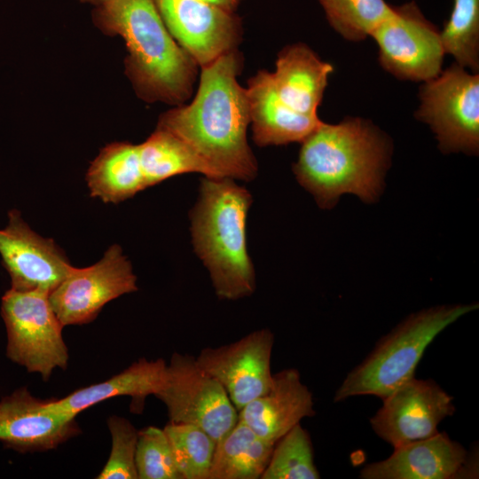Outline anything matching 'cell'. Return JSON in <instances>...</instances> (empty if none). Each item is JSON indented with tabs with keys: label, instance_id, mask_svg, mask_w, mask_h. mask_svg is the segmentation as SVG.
I'll return each instance as SVG.
<instances>
[{
	"label": "cell",
	"instance_id": "obj_1",
	"mask_svg": "<svg viewBox=\"0 0 479 479\" xmlns=\"http://www.w3.org/2000/svg\"><path fill=\"white\" fill-rule=\"evenodd\" d=\"M241 67L237 49L200 67L193 99L163 114L158 127L185 141L220 177L251 181L258 168L247 139L250 114L246 88L237 80Z\"/></svg>",
	"mask_w": 479,
	"mask_h": 479
},
{
	"label": "cell",
	"instance_id": "obj_2",
	"mask_svg": "<svg viewBox=\"0 0 479 479\" xmlns=\"http://www.w3.org/2000/svg\"><path fill=\"white\" fill-rule=\"evenodd\" d=\"M293 170L319 207H334L346 192L365 202L378 197L390 154L389 140L358 117L321 122L303 141Z\"/></svg>",
	"mask_w": 479,
	"mask_h": 479
},
{
	"label": "cell",
	"instance_id": "obj_3",
	"mask_svg": "<svg viewBox=\"0 0 479 479\" xmlns=\"http://www.w3.org/2000/svg\"><path fill=\"white\" fill-rule=\"evenodd\" d=\"M95 19L125 41L128 71L142 98L180 106L192 96L199 66L170 35L154 0H112Z\"/></svg>",
	"mask_w": 479,
	"mask_h": 479
},
{
	"label": "cell",
	"instance_id": "obj_4",
	"mask_svg": "<svg viewBox=\"0 0 479 479\" xmlns=\"http://www.w3.org/2000/svg\"><path fill=\"white\" fill-rule=\"evenodd\" d=\"M251 203V194L234 179L205 177L190 213L194 250L220 299L238 300L255 290L246 231Z\"/></svg>",
	"mask_w": 479,
	"mask_h": 479
},
{
	"label": "cell",
	"instance_id": "obj_5",
	"mask_svg": "<svg viewBox=\"0 0 479 479\" xmlns=\"http://www.w3.org/2000/svg\"><path fill=\"white\" fill-rule=\"evenodd\" d=\"M477 308V303L441 305L410 315L347 374L334 401L366 395L383 399L414 377L424 351L444 329Z\"/></svg>",
	"mask_w": 479,
	"mask_h": 479
},
{
	"label": "cell",
	"instance_id": "obj_6",
	"mask_svg": "<svg viewBox=\"0 0 479 479\" xmlns=\"http://www.w3.org/2000/svg\"><path fill=\"white\" fill-rule=\"evenodd\" d=\"M1 314L7 332V357L47 381L56 368L66 369L68 351L64 326L54 312L49 294L40 290H7Z\"/></svg>",
	"mask_w": 479,
	"mask_h": 479
},
{
	"label": "cell",
	"instance_id": "obj_7",
	"mask_svg": "<svg viewBox=\"0 0 479 479\" xmlns=\"http://www.w3.org/2000/svg\"><path fill=\"white\" fill-rule=\"evenodd\" d=\"M415 116L428 124L444 153L479 152V75L456 62L419 91Z\"/></svg>",
	"mask_w": 479,
	"mask_h": 479
},
{
	"label": "cell",
	"instance_id": "obj_8",
	"mask_svg": "<svg viewBox=\"0 0 479 479\" xmlns=\"http://www.w3.org/2000/svg\"><path fill=\"white\" fill-rule=\"evenodd\" d=\"M154 396L165 404L170 422L198 426L216 442L239 420L223 386L188 354L171 356Z\"/></svg>",
	"mask_w": 479,
	"mask_h": 479
},
{
	"label": "cell",
	"instance_id": "obj_9",
	"mask_svg": "<svg viewBox=\"0 0 479 479\" xmlns=\"http://www.w3.org/2000/svg\"><path fill=\"white\" fill-rule=\"evenodd\" d=\"M381 67L400 80L427 82L442 71L445 54L438 28L413 1L393 6L372 32Z\"/></svg>",
	"mask_w": 479,
	"mask_h": 479
},
{
	"label": "cell",
	"instance_id": "obj_10",
	"mask_svg": "<svg viewBox=\"0 0 479 479\" xmlns=\"http://www.w3.org/2000/svg\"><path fill=\"white\" fill-rule=\"evenodd\" d=\"M137 289L131 263L121 247L113 245L93 265L73 267L49 300L64 326L84 325L93 321L107 302Z\"/></svg>",
	"mask_w": 479,
	"mask_h": 479
},
{
	"label": "cell",
	"instance_id": "obj_11",
	"mask_svg": "<svg viewBox=\"0 0 479 479\" xmlns=\"http://www.w3.org/2000/svg\"><path fill=\"white\" fill-rule=\"evenodd\" d=\"M452 400L434 380L413 377L382 399L370 424L396 448L436 434L440 422L455 412Z\"/></svg>",
	"mask_w": 479,
	"mask_h": 479
},
{
	"label": "cell",
	"instance_id": "obj_12",
	"mask_svg": "<svg viewBox=\"0 0 479 479\" xmlns=\"http://www.w3.org/2000/svg\"><path fill=\"white\" fill-rule=\"evenodd\" d=\"M273 345L272 332L262 328L234 342L203 348L195 359L203 371L223 386L239 412L271 387Z\"/></svg>",
	"mask_w": 479,
	"mask_h": 479
},
{
	"label": "cell",
	"instance_id": "obj_13",
	"mask_svg": "<svg viewBox=\"0 0 479 479\" xmlns=\"http://www.w3.org/2000/svg\"><path fill=\"white\" fill-rule=\"evenodd\" d=\"M0 255L11 288L18 291L50 294L73 269L54 240L34 232L16 209L8 212V224L0 229Z\"/></svg>",
	"mask_w": 479,
	"mask_h": 479
},
{
	"label": "cell",
	"instance_id": "obj_14",
	"mask_svg": "<svg viewBox=\"0 0 479 479\" xmlns=\"http://www.w3.org/2000/svg\"><path fill=\"white\" fill-rule=\"evenodd\" d=\"M173 38L200 67L236 50L241 25L229 12L200 0H154Z\"/></svg>",
	"mask_w": 479,
	"mask_h": 479
},
{
	"label": "cell",
	"instance_id": "obj_15",
	"mask_svg": "<svg viewBox=\"0 0 479 479\" xmlns=\"http://www.w3.org/2000/svg\"><path fill=\"white\" fill-rule=\"evenodd\" d=\"M26 388L0 401V442L20 452L55 449L80 432L75 417L51 407Z\"/></svg>",
	"mask_w": 479,
	"mask_h": 479
},
{
	"label": "cell",
	"instance_id": "obj_16",
	"mask_svg": "<svg viewBox=\"0 0 479 479\" xmlns=\"http://www.w3.org/2000/svg\"><path fill=\"white\" fill-rule=\"evenodd\" d=\"M467 452L445 432L394 448L387 459L365 466L363 479H450L460 475Z\"/></svg>",
	"mask_w": 479,
	"mask_h": 479
},
{
	"label": "cell",
	"instance_id": "obj_17",
	"mask_svg": "<svg viewBox=\"0 0 479 479\" xmlns=\"http://www.w3.org/2000/svg\"><path fill=\"white\" fill-rule=\"evenodd\" d=\"M313 396L297 369L272 374L269 389L239 411V420L262 438L276 443L304 418L314 416Z\"/></svg>",
	"mask_w": 479,
	"mask_h": 479
},
{
	"label": "cell",
	"instance_id": "obj_18",
	"mask_svg": "<svg viewBox=\"0 0 479 479\" xmlns=\"http://www.w3.org/2000/svg\"><path fill=\"white\" fill-rule=\"evenodd\" d=\"M253 139L258 146L303 141L322 122L298 113L276 93L271 72L261 70L246 88Z\"/></svg>",
	"mask_w": 479,
	"mask_h": 479
},
{
	"label": "cell",
	"instance_id": "obj_19",
	"mask_svg": "<svg viewBox=\"0 0 479 479\" xmlns=\"http://www.w3.org/2000/svg\"><path fill=\"white\" fill-rule=\"evenodd\" d=\"M334 71L309 46L295 43L278 55L276 69L271 72L274 90L293 110L318 116V108Z\"/></svg>",
	"mask_w": 479,
	"mask_h": 479
},
{
	"label": "cell",
	"instance_id": "obj_20",
	"mask_svg": "<svg viewBox=\"0 0 479 479\" xmlns=\"http://www.w3.org/2000/svg\"><path fill=\"white\" fill-rule=\"evenodd\" d=\"M166 362L159 358L149 361L141 358L112 378L77 389L60 398H51L50 405L58 412L76 415L98 403L113 397H130L137 411L145 397L155 395L163 380Z\"/></svg>",
	"mask_w": 479,
	"mask_h": 479
},
{
	"label": "cell",
	"instance_id": "obj_21",
	"mask_svg": "<svg viewBox=\"0 0 479 479\" xmlns=\"http://www.w3.org/2000/svg\"><path fill=\"white\" fill-rule=\"evenodd\" d=\"M86 181L90 197L105 203H119L147 188L138 145L115 142L105 146L91 162Z\"/></svg>",
	"mask_w": 479,
	"mask_h": 479
},
{
	"label": "cell",
	"instance_id": "obj_22",
	"mask_svg": "<svg viewBox=\"0 0 479 479\" xmlns=\"http://www.w3.org/2000/svg\"><path fill=\"white\" fill-rule=\"evenodd\" d=\"M274 444L259 436L239 420L216 442L208 479L261 478Z\"/></svg>",
	"mask_w": 479,
	"mask_h": 479
},
{
	"label": "cell",
	"instance_id": "obj_23",
	"mask_svg": "<svg viewBox=\"0 0 479 479\" xmlns=\"http://www.w3.org/2000/svg\"><path fill=\"white\" fill-rule=\"evenodd\" d=\"M138 153L146 187L185 173L222 177L189 145L161 127L138 145Z\"/></svg>",
	"mask_w": 479,
	"mask_h": 479
},
{
	"label": "cell",
	"instance_id": "obj_24",
	"mask_svg": "<svg viewBox=\"0 0 479 479\" xmlns=\"http://www.w3.org/2000/svg\"><path fill=\"white\" fill-rule=\"evenodd\" d=\"M452 1L451 15L440 31L444 51L459 66L478 74L479 0Z\"/></svg>",
	"mask_w": 479,
	"mask_h": 479
},
{
	"label": "cell",
	"instance_id": "obj_25",
	"mask_svg": "<svg viewBox=\"0 0 479 479\" xmlns=\"http://www.w3.org/2000/svg\"><path fill=\"white\" fill-rule=\"evenodd\" d=\"M330 26L343 38L358 42L372 32L392 12L385 0H318Z\"/></svg>",
	"mask_w": 479,
	"mask_h": 479
},
{
	"label": "cell",
	"instance_id": "obj_26",
	"mask_svg": "<svg viewBox=\"0 0 479 479\" xmlns=\"http://www.w3.org/2000/svg\"><path fill=\"white\" fill-rule=\"evenodd\" d=\"M181 479H208L216 441L201 428L169 422L163 428Z\"/></svg>",
	"mask_w": 479,
	"mask_h": 479
},
{
	"label": "cell",
	"instance_id": "obj_27",
	"mask_svg": "<svg viewBox=\"0 0 479 479\" xmlns=\"http://www.w3.org/2000/svg\"><path fill=\"white\" fill-rule=\"evenodd\" d=\"M318 478L310 435L299 423L275 443L261 479Z\"/></svg>",
	"mask_w": 479,
	"mask_h": 479
},
{
	"label": "cell",
	"instance_id": "obj_28",
	"mask_svg": "<svg viewBox=\"0 0 479 479\" xmlns=\"http://www.w3.org/2000/svg\"><path fill=\"white\" fill-rule=\"evenodd\" d=\"M135 463L139 479H181L163 428L150 426L138 431Z\"/></svg>",
	"mask_w": 479,
	"mask_h": 479
},
{
	"label": "cell",
	"instance_id": "obj_29",
	"mask_svg": "<svg viewBox=\"0 0 479 479\" xmlns=\"http://www.w3.org/2000/svg\"><path fill=\"white\" fill-rule=\"evenodd\" d=\"M112 438L109 458L98 479H137L135 463L138 431L125 418L112 416L107 420Z\"/></svg>",
	"mask_w": 479,
	"mask_h": 479
},
{
	"label": "cell",
	"instance_id": "obj_30",
	"mask_svg": "<svg viewBox=\"0 0 479 479\" xmlns=\"http://www.w3.org/2000/svg\"><path fill=\"white\" fill-rule=\"evenodd\" d=\"M229 12H234L241 0H200Z\"/></svg>",
	"mask_w": 479,
	"mask_h": 479
},
{
	"label": "cell",
	"instance_id": "obj_31",
	"mask_svg": "<svg viewBox=\"0 0 479 479\" xmlns=\"http://www.w3.org/2000/svg\"><path fill=\"white\" fill-rule=\"evenodd\" d=\"M80 1L82 2V3L94 4V5H97L98 7H99L101 5H104V4H107L108 2H110L112 0H80Z\"/></svg>",
	"mask_w": 479,
	"mask_h": 479
}]
</instances>
